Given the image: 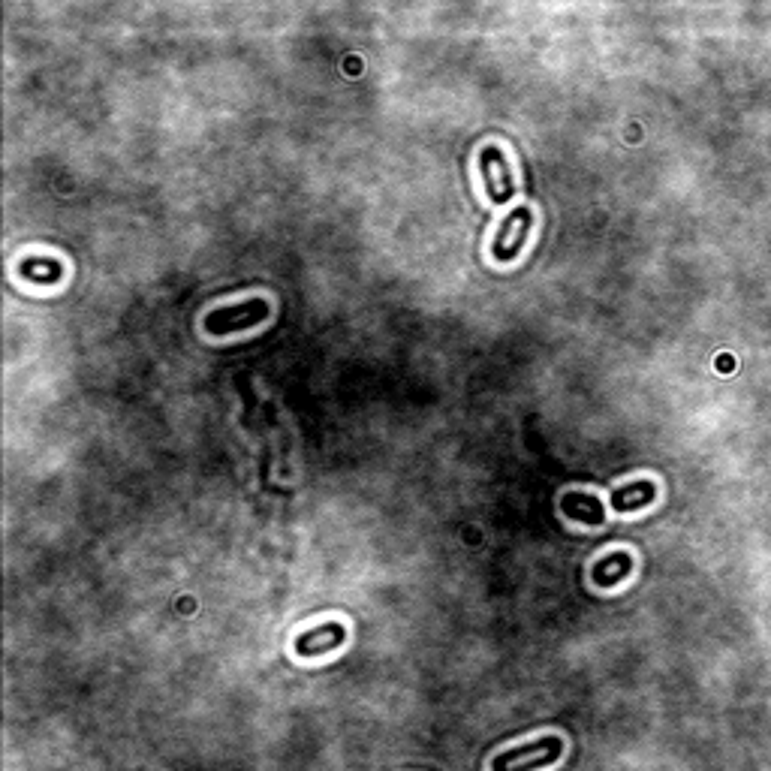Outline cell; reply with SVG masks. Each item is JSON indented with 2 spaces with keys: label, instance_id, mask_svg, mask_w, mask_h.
I'll list each match as a JSON object with an SVG mask.
<instances>
[{
  "label": "cell",
  "instance_id": "obj_1",
  "mask_svg": "<svg viewBox=\"0 0 771 771\" xmlns=\"http://www.w3.org/2000/svg\"><path fill=\"white\" fill-rule=\"evenodd\" d=\"M564 756V741L558 735H546L540 741L503 750L491 759V771H537L555 765Z\"/></svg>",
  "mask_w": 771,
  "mask_h": 771
},
{
  "label": "cell",
  "instance_id": "obj_2",
  "mask_svg": "<svg viewBox=\"0 0 771 771\" xmlns=\"http://www.w3.org/2000/svg\"><path fill=\"white\" fill-rule=\"evenodd\" d=\"M269 311L272 308H269L266 299H250V302H241V305L217 308L205 317V332L211 338H223V335H232V332H241V329H250V326H260V323H266Z\"/></svg>",
  "mask_w": 771,
  "mask_h": 771
},
{
  "label": "cell",
  "instance_id": "obj_3",
  "mask_svg": "<svg viewBox=\"0 0 771 771\" xmlns=\"http://www.w3.org/2000/svg\"><path fill=\"white\" fill-rule=\"evenodd\" d=\"M531 226H534V211L528 205L512 211L500 223V229H497V235L491 241V256H494V260L497 263H512V260H516V256L522 253V247H525V241H528V235H531Z\"/></svg>",
  "mask_w": 771,
  "mask_h": 771
},
{
  "label": "cell",
  "instance_id": "obj_4",
  "mask_svg": "<svg viewBox=\"0 0 771 771\" xmlns=\"http://www.w3.org/2000/svg\"><path fill=\"white\" fill-rule=\"evenodd\" d=\"M479 172L488 187V199L494 205H503L516 196V184H512V169L506 163V154L500 145H485L479 151Z\"/></svg>",
  "mask_w": 771,
  "mask_h": 771
},
{
  "label": "cell",
  "instance_id": "obj_5",
  "mask_svg": "<svg viewBox=\"0 0 771 771\" xmlns=\"http://www.w3.org/2000/svg\"><path fill=\"white\" fill-rule=\"evenodd\" d=\"M344 639H347V630H344V624H323V627H317V630H308V633H302L299 639H296V651L302 654V657H320V654H329V651H335L338 645H344Z\"/></svg>",
  "mask_w": 771,
  "mask_h": 771
},
{
  "label": "cell",
  "instance_id": "obj_6",
  "mask_svg": "<svg viewBox=\"0 0 771 771\" xmlns=\"http://www.w3.org/2000/svg\"><path fill=\"white\" fill-rule=\"evenodd\" d=\"M561 509H564L567 519H573V522H579V525H603V522H606L603 503H600L594 494L570 491V494H564Z\"/></svg>",
  "mask_w": 771,
  "mask_h": 771
},
{
  "label": "cell",
  "instance_id": "obj_7",
  "mask_svg": "<svg viewBox=\"0 0 771 771\" xmlns=\"http://www.w3.org/2000/svg\"><path fill=\"white\" fill-rule=\"evenodd\" d=\"M657 497V485L651 479H636L630 485H621L612 491V509L615 512H636L642 506H651Z\"/></svg>",
  "mask_w": 771,
  "mask_h": 771
},
{
  "label": "cell",
  "instance_id": "obj_8",
  "mask_svg": "<svg viewBox=\"0 0 771 771\" xmlns=\"http://www.w3.org/2000/svg\"><path fill=\"white\" fill-rule=\"evenodd\" d=\"M633 570V558L627 552H612L609 558L597 561L594 570H591V579L597 588H615L621 579H627Z\"/></svg>",
  "mask_w": 771,
  "mask_h": 771
},
{
  "label": "cell",
  "instance_id": "obj_9",
  "mask_svg": "<svg viewBox=\"0 0 771 771\" xmlns=\"http://www.w3.org/2000/svg\"><path fill=\"white\" fill-rule=\"evenodd\" d=\"M19 272H22V278H28V281H34V284H58L61 278H64V266L58 263V260H49V256H28V260L19 266Z\"/></svg>",
  "mask_w": 771,
  "mask_h": 771
}]
</instances>
